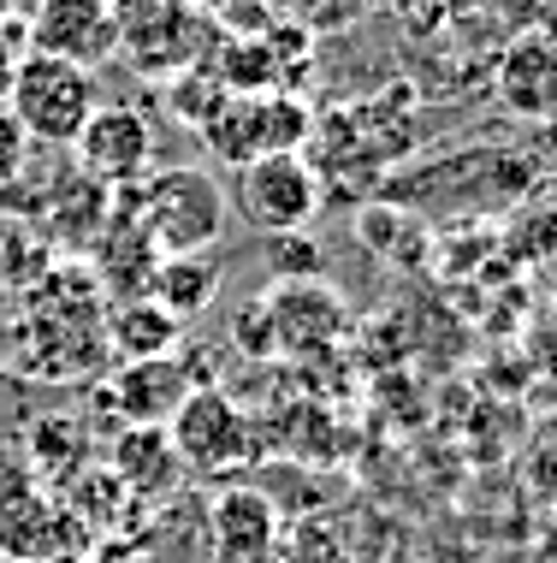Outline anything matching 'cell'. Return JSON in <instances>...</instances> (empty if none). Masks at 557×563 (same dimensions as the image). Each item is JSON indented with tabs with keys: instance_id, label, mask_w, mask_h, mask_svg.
<instances>
[{
	"instance_id": "obj_1",
	"label": "cell",
	"mask_w": 557,
	"mask_h": 563,
	"mask_svg": "<svg viewBox=\"0 0 557 563\" xmlns=\"http://www.w3.org/2000/svg\"><path fill=\"white\" fill-rule=\"evenodd\" d=\"M225 190L202 166H160L137 185V225L160 255H208L225 238Z\"/></svg>"
},
{
	"instance_id": "obj_2",
	"label": "cell",
	"mask_w": 557,
	"mask_h": 563,
	"mask_svg": "<svg viewBox=\"0 0 557 563\" xmlns=\"http://www.w3.org/2000/svg\"><path fill=\"white\" fill-rule=\"evenodd\" d=\"M7 108L24 125L30 148L36 143L42 148H71L83 131V119L101 108V84H96V71H83V66H66V59H48V54H24Z\"/></svg>"
},
{
	"instance_id": "obj_3",
	"label": "cell",
	"mask_w": 557,
	"mask_h": 563,
	"mask_svg": "<svg viewBox=\"0 0 557 563\" xmlns=\"http://www.w3.org/2000/svg\"><path fill=\"white\" fill-rule=\"evenodd\" d=\"M309 108L297 96H225L202 125V143L214 148L220 161L249 166L261 155H303V136H309Z\"/></svg>"
},
{
	"instance_id": "obj_4",
	"label": "cell",
	"mask_w": 557,
	"mask_h": 563,
	"mask_svg": "<svg viewBox=\"0 0 557 563\" xmlns=\"http://www.w3.org/2000/svg\"><path fill=\"white\" fill-rule=\"evenodd\" d=\"M167 439L185 463V475H202V481H225L232 468H244L255 456V428L249 416L237 409L232 391L220 386H202L178 404V416L167 421Z\"/></svg>"
},
{
	"instance_id": "obj_5",
	"label": "cell",
	"mask_w": 557,
	"mask_h": 563,
	"mask_svg": "<svg viewBox=\"0 0 557 563\" xmlns=\"http://www.w3.org/2000/svg\"><path fill=\"white\" fill-rule=\"evenodd\" d=\"M232 202L244 214V225H255L261 238L309 232V220L321 214V173L303 155H261L237 166Z\"/></svg>"
},
{
	"instance_id": "obj_6",
	"label": "cell",
	"mask_w": 557,
	"mask_h": 563,
	"mask_svg": "<svg viewBox=\"0 0 557 563\" xmlns=\"http://www.w3.org/2000/svg\"><path fill=\"white\" fill-rule=\"evenodd\" d=\"M71 155H78V178L101 185L108 196L137 190L143 178L155 173V125H148V113L131 108V101H101V108L83 119Z\"/></svg>"
},
{
	"instance_id": "obj_7",
	"label": "cell",
	"mask_w": 557,
	"mask_h": 563,
	"mask_svg": "<svg viewBox=\"0 0 557 563\" xmlns=\"http://www.w3.org/2000/svg\"><path fill=\"white\" fill-rule=\"evenodd\" d=\"M24 48L66 59V66H108L119 54V19L113 0H30L24 19Z\"/></svg>"
},
{
	"instance_id": "obj_8",
	"label": "cell",
	"mask_w": 557,
	"mask_h": 563,
	"mask_svg": "<svg viewBox=\"0 0 557 563\" xmlns=\"http://www.w3.org/2000/svg\"><path fill=\"white\" fill-rule=\"evenodd\" d=\"M119 54L137 59V71H185L196 66V12L185 0H113Z\"/></svg>"
},
{
	"instance_id": "obj_9",
	"label": "cell",
	"mask_w": 557,
	"mask_h": 563,
	"mask_svg": "<svg viewBox=\"0 0 557 563\" xmlns=\"http://www.w3.org/2000/svg\"><path fill=\"white\" fill-rule=\"evenodd\" d=\"M279 510L267 493H255L244 481H225L208 498V552L214 563H279Z\"/></svg>"
},
{
	"instance_id": "obj_10",
	"label": "cell",
	"mask_w": 557,
	"mask_h": 563,
	"mask_svg": "<svg viewBox=\"0 0 557 563\" xmlns=\"http://www.w3.org/2000/svg\"><path fill=\"white\" fill-rule=\"evenodd\" d=\"M66 540H78V522L59 498L30 481L0 486V558L7 563H59Z\"/></svg>"
},
{
	"instance_id": "obj_11",
	"label": "cell",
	"mask_w": 557,
	"mask_h": 563,
	"mask_svg": "<svg viewBox=\"0 0 557 563\" xmlns=\"http://www.w3.org/2000/svg\"><path fill=\"white\" fill-rule=\"evenodd\" d=\"M190 391H202V386L190 379L185 356H155V362H119L113 386L101 398L113 404V416L125 428H167Z\"/></svg>"
},
{
	"instance_id": "obj_12",
	"label": "cell",
	"mask_w": 557,
	"mask_h": 563,
	"mask_svg": "<svg viewBox=\"0 0 557 563\" xmlns=\"http://www.w3.org/2000/svg\"><path fill=\"white\" fill-rule=\"evenodd\" d=\"M261 321H267V344L274 350H326L344 332V302L321 279L314 285H274L261 297Z\"/></svg>"
},
{
	"instance_id": "obj_13",
	"label": "cell",
	"mask_w": 557,
	"mask_h": 563,
	"mask_svg": "<svg viewBox=\"0 0 557 563\" xmlns=\"http://www.w3.org/2000/svg\"><path fill=\"white\" fill-rule=\"evenodd\" d=\"M499 101L516 119H557V42L546 30H528L499 54Z\"/></svg>"
},
{
	"instance_id": "obj_14",
	"label": "cell",
	"mask_w": 557,
	"mask_h": 563,
	"mask_svg": "<svg viewBox=\"0 0 557 563\" xmlns=\"http://www.w3.org/2000/svg\"><path fill=\"white\" fill-rule=\"evenodd\" d=\"M108 475L125 498H167L185 481V463H178L167 428H119L108 445Z\"/></svg>"
},
{
	"instance_id": "obj_15",
	"label": "cell",
	"mask_w": 557,
	"mask_h": 563,
	"mask_svg": "<svg viewBox=\"0 0 557 563\" xmlns=\"http://www.w3.org/2000/svg\"><path fill=\"white\" fill-rule=\"evenodd\" d=\"M101 339L113 344L119 362H155V356H178L185 327H178L155 297H125V302H113V309H108Z\"/></svg>"
},
{
	"instance_id": "obj_16",
	"label": "cell",
	"mask_w": 557,
	"mask_h": 563,
	"mask_svg": "<svg viewBox=\"0 0 557 563\" xmlns=\"http://www.w3.org/2000/svg\"><path fill=\"white\" fill-rule=\"evenodd\" d=\"M220 285H225V273H220L214 255H160L155 279H148V297L185 327V321H202V314L214 309Z\"/></svg>"
},
{
	"instance_id": "obj_17",
	"label": "cell",
	"mask_w": 557,
	"mask_h": 563,
	"mask_svg": "<svg viewBox=\"0 0 557 563\" xmlns=\"http://www.w3.org/2000/svg\"><path fill=\"white\" fill-rule=\"evenodd\" d=\"M42 273H48V238H42V225H30V220L0 208V285L24 291Z\"/></svg>"
},
{
	"instance_id": "obj_18",
	"label": "cell",
	"mask_w": 557,
	"mask_h": 563,
	"mask_svg": "<svg viewBox=\"0 0 557 563\" xmlns=\"http://www.w3.org/2000/svg\"><path fill=\"white\" fill-rule=\"evenodd\" d=\"M326 267L321 243L309 232H285V238H267V273H274V285H314Z\"/></svg>"
},
{
	"instance_id": "obj_19",
	"label": "cell",
	"mask_w": 557,
	"mask_h": 563,
	"mask_svg": "<svg viewBox=\"0 0 557 563\" xmlns=\"http://www.w3.org/2000/svg\"><path fill=\"white\" fill-rule=\"evenodd\" d=\"M24 161H30V136L12 119V108H0V190H12L24 178Z\"/></svg>"
},
{
	"instance_id": "obj_20",
	"label": "cell",
	"mask_w": 557,
	"mask_h": 563,
	"mask_svg": "<svg viewBox=\"0 0 557 563\" xmlns=\"http://www.w3.org/2000/svg\"><path fill=\"white\" fill-rule=\"evenodd\" d=\"M24 30L19 24H0V108H7L12 96V78H19V59H24Z\"/></svg>"
},
{
	"instance_id": "obj_21",
	"label": "cell",
	"mask_w": 557,
	"mask_h": 563,
	"mask_svg": "<svg viewBox=\"0 0 557 563\" xmlns=\"http://www.w3.org/2000/svg\"><path fill=\"white\" fill-rule=\"evenodd\" d=\"M539 250H546V262H557V208L539 214Z\"/></svg>"
},
{
	"instance_id": "obj_22",
	"label": "cell",
	"mask_w": 557,
	"mask_h": 563,
	"mask_svg": "<svg viewBox=\"0 0 557 563\" xmlns=\"http://www.w3.org/2000/svg\"><path fill=\"white\" fill-rule=\"evenodd\" d=\"M7 7H12V0H0V12H7Z\"/></svg>"
},
{
	"instance_id": "obj_23",
	"label": "cell",
	"mask_w": 557,
	"mask_h": 563,
	"mask_svg": "<svg viewBox=\"0 0 557 563\" xmlns=\"http://www.w3.org/2000/svg\"><path fill=\"white\" fill-rule=\"evenodd\" d=\"M0 563H7V558H0Z\"/></svg>"
}]
</instances>
